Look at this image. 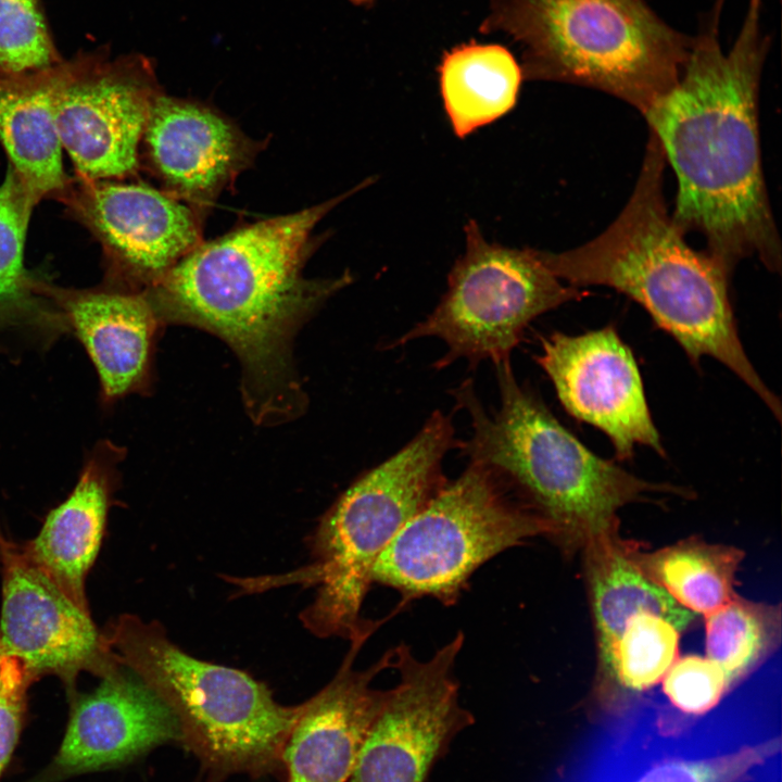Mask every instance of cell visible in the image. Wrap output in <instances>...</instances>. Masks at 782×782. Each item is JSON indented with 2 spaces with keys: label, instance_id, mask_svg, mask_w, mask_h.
<instances>
[{
  "label": "cell",
  "instance_id": "1",
  "mask_svg": "<svg viewBox=\"0 0 782 782\" xmlns=\"http://www.w3.org/2000/svg\"><path fill=\"white\" fill-rule=\"evenodd\" d=\"M373 179L317 205L237 228L200 243L146 290L162 324L187 325L222 339L241 365L244 408L258 426L303 414L307 399L294 368L297 332L352 281L310 279L316 225Z\"/></svg>",
  "mask_w": 782,
  "mask_h": 782
},
{
  "label": "cell",
  "instance_id": "2",
  "mask_svg": "<svg viewBox=\"0 0 782 782\" xmlns=\"http://www.w3.org/2000/svg\"><path fill=\"white\" fill-rule=\"evenodd\" d=\"M762 0H749L732 47L718 25L723 0L704 21L676 85L644 114L678 180L672 219L701 234L730 273L751 256L781 268V241L767 194L758 128L760 79L770 41Z\"/></svg>",
  "mask_w": 782,
  "mask_h": 782
},
{
  "label": "cell",
  "instance_id": "3",
  "mask_svg": "<svg viewBox=\"0 0 782 782\" xmlns=\"http://www.w3.org/2000/svg\"><path fill=\"white\" fill-rule=\"evenodd\" d=\"M664 151L649 131L633 192L617 218L591 241L559 253L539 251L560 280L606 286L640 303L693 363L710 356L731 369L781 417L779 399L749 362L729 297L731 273L708 252L692 249L664 195Z\"/></svg>",
  "mask_w": 782,
  "mask_h": 782
},
{
  "label": "cell",
  "instance_id": "4",
  "mask_svg": "<svg viewBox=\"0 0 782 782\" xmlns=\"http://www.w3.org/2000/svg\"><path fill=\"white\" fill-rule=\"evenodd\" d=\"M500 407L487 412L471 379L452 394L471 419L472 433L457 449L491 470L542 516L564 548L615 533L617 512L653 491H670L642 480L584 446L526 386L510 361L494 365Z\"/></svg>",
  "mask_w": 782,
  "mask_h": 782
},
{
  "label": "cell",
  "instance_id": "5",
  "mask_svg": "<svg viewBox=\"0 0 782 782\" xmlns=\"http://www.w3.org/2000/svg\"><path fill=\"white\" fill-rule=\"evenodd\" d=\"M480 31L522 49V76L597 89L643 115L670 90L692 38L645 0H490Z\"/></svg>",
  "mask_w": 782,
  "mask_h": 782
},
{
  "label": "cell",
  "instance_id": "6",
  "mask_svg": "<svg viewBox=\"0 0 782 782\" xmlns=\"http://www.w3.org/2000/svg\"><path fill=\"white\" fill-rule=\"evenodd\" d=\"M457 443L451 417L433 412L406 445L358 477L325 513L312 538V563L283 581L317 586L301 614L313 634L352 641L380 626L361 614L374 565L446 484L443 458Z\"/></svg>",
  "mask_w": 782,
  "mask_h": 782
},
{
  "label": "cell",
  "instance_id": "7",
  "mask_svg": "<svg viewBox=\"0 0 782 782\" xmlns=\"http://www.w3.org/2000/svg\"><path fill=\"white\" fill-rule=\"evenodd\" d=\"M103 634L118 663L175 715L180 741L215 777L282 771L287 739L304 703L285 706L244 671L179 648L157 622L122 615Z\"/></svg>",
  "mask_w": 782,
  "mask_h": 782
},
{
  "label": "cell",
  "instance_id": "8",
  "mask_svg": "<svg viewBox=\"0 0 782 782\" xmlns=\"http://www.w3.org/2000/svg\"><path fill=\"white\" fill-rule=\"evenodd\" d=\"M538 535H551L547 521L491 470L469 462L398 532L371 581L396 590L401 606L422 596L450 606L479 567Z\"/></svg>",
  "mask_w": 782,
  "mask_h": 782
},
{
  "label": "cell",
  "instance_id": "9",
  "mask_svg": "<svg viewBox=\"0 0 782 782\" xmlns=\"http://www.w3.org/2000/svg\"><path fill=\"white\" fill-rule=\"evenodd\" d=\"M465 235V252L454 263L439 304L387 348L436 337L447 348L437 368L457 358L472 367L485 360L497 365L510 361L530 321L588 294L565 286L543 263L539 250L490 242L474 219L466 224Z\"/></svg>",
  "mask_w": 782,
  "mask_h": 782
},
{
  "label": "cell",
  "instance_id": "10",
  "mask_svg": "<svg viewBox=\"0 0 782 782\" xmlns=\"http://www.w3.org/2000/svg\"><path fill=\"white\" fill-rule=\"evenodd\" d=\"M458 632L425 660L404 643L392 648L396 685L387 690L348 782H425L454 739L475 723L462 706L456 659Z\"/></svg>",
  "mask_w": 782,
  "mask_h": 782
},
{
  "label": "cell",
  "instance_id": "11",
  "mask_svg": "<svg viewBox=\"0 0 782 782\" xmlns=\"http://www.w3.org/2000/svg\"><path fill=\"white\" fill-rule=\"evenodd\" d=\"M0 649L38 679L52 674L72 698L83 671L105 678L122 665L89 611L74 604L28 557L23 545L3 539Z\"/></svg>",
  "mask_w": 782,
  "mask_h": 782
},
{
  "label": "cell",
  "instance_id": "12",
  "mask_svg": "<svg viewBox=\"0 0 782 782\" xmlns=\"http://www.w3.org/2000/svg\"><path fill=\"white\" fill-rule=\"evenodd\" d=\"M74 215L111 260L116 287L146 291L201 243L194 212L141 184L84 179L63 190Z\"/></svg>",
  "mask_w": 782,
  "mask_h": 782
},
{
  "label": "cell",
  "instance_id": "13",
  "mask_svg": "<svg viewBox=\"0 0 782 782\" xmlns=\"http://www.w3.org/2000/svg\"><path fill=\"white\" fill-rule=\"evenodd\" d=\"M153 70L136 58L87 70L72 65L54 101L62 148L84 179H121L138 167L151 104Z\"/></svg>",
  "mask_w": 782,
  "mask_h": 782
},
{
  "label": "cell",
  "instance_id": "14",
  "mask_svg": "<svg viewBox=\"0 0 782 782\" xmlns=\"http://www.w3.org/2000/svg\"><path fill=\"white\" fill-rule=\"evenodd\" d=\"M540 339L535 360L571 416L601 429L620 461L631 458L636 445L665 456L636 362L613 327Z\"/></svg>",
  "mask_w": 782,
  "mask_h": 782
},
{
  "label": "cell",
  "instance_id": "15",
  "mask_svg": "<svg viewBox=\"0 0 782 782\" xmlns=\"http://www.w3.org/2000/svg\"><path fill=\"white\" fill-rule=\"evenodd\" d=\"M65 736L39 782L125 765L180 741L169 707L136 673L122 666L91 693L75 694Z\"/></svg>",
  "mask_w": 782,
  "mask_h": 782
},
{
  "label": "cell",
  "instance_id": "16",
  "mask_svg": "<svg viewBox=\"0 0 782 782\" xmlns=\"http://www.w3.org/2000/svg\"><path fill=\"white\" fill-rule=\"evenodd\" d=\"M374 632L353 639L339 670L304 702L283 748L287 782H348L368 729L387 690L373 686L392 666V648L366 669L353 664Z\"/></svg>",
  "mask_w": 782,
  "mask_h": 782
},
{
  "label": "cell",
  "instance_id": "17",
  "mask_svg": "<svg viewBox=\"0 0 782 782\" xmlns=\"http://www.w3.org/2000/svg\"><path fill=\"white\" fill-rule=\"evenodd\" d=\"M168 193L207 203L249 165L260 143L223 114L192 100L155 96L142 138Z\"/></svg>",
  "mask_w": 782,
  "mask_h": 782
},
{
  "label": "cell",
  "instance_id": "18",
  "mask_svg": "<svg viewBox=\"0 0 782 782\" xmlns=\"http://www.w3.org/2000/svg\"><path fill=\"white\" fill-rule=\"evenodd\" d=\"M37 292L52 299L61 321H66L84 344L105 402L148 389L162 323L146 291L116 286L76 290L38 285Z\"/></svg>",
  "mask_w": 782,
  "mask_h": 782
},
{
  "label": "cell",
  "instance_id": "19",
  "mask_svg": "<svg viewBox=\"0 0 782 782\" xmlns=\"http://www.w3.org/2000/svg\"><path fill=\"white\" fill-rule=\"evenodd\" d=\"M121 455L112 443L97 444L74 490L48 514L36 538L23 545L28 557L87 611L85 582L102 542Z\"/></svg>",
  "mask_w": 782,
  "mask_h": 782
},
{
  "label": "cell",
  "instance_id": "20",
  "mask_svg": "<svg viewBox=\"0 0 782 782\" xmlns=\"http://www.w3.org/2000/svg\"><path fill=\"white\" fill-rule=\"evenodd\" d=\"M71 67L0 76V141L9 165L36 202L67 186L54 101Z\"/></svg>",
  "mask_w": 782,
  "mask_h": 782
},
{
  "label": "cell",
  "instance_id": "21",
  "mask_svg": "<svg viewBox=\"0 0 782 782\" xmlns=\"http://www.w3.org/2000/svg\"><path fill=\"white\" fill-rule=\"evenodd\" d=\"M584 550L601 669L610 681L614 651L631 618L649 613L682 631L693 621L694 613L678 604L646 576L634 552L621 543L616 533L588 542Z\"/></svg>",
  "mask_w": 782,
  "mask_h": 782
},
{
  "label": "cell",
  "instance_id": "22",
  "mask_svg": "<svg viewBox=\"0 0 782 782\" xmlns=\"http://www.w3.org/2000/svg\"><path fill=\"white\" fill-rule=\"evenodd\" d=\"M439 74L444 110L459 138L508 113L524 79L520 65L505 47L476 42L445 52Z\"/></svg>",
  "mask_w": 782,
  "mask_h": 782
},
{
  "label": "cell",
  "instance_id": "23",
  "mask_svg": "<svg viewBox=\"0 0 782 782\" xmlns=\"http://www.w3.org/2000/svg\"><path fill=\"white\" fill-rule=\"evenodd\" d=\"M634 557L648 578L692 613L706 615L735 597L734 575L743 557L735 547L689 539Z\"/></svg>",
  "mask_w": 782,
  "mask_h": 782
},
{
  "label": "cell",
  "instance_id": "24",
  "mask_svg": "<svg viewBox=\"0 0 782 782\" xmlns=\"http://www.w3.org/2000/svg\"><path fill=\"white\" fill-rule=\"evenodd\" d=\"M707 658L729 688L752 671L779 642V608L734 597L705 615Z\"/></svg>",
  "mask_w": 782,
  "mask_h": 782
},
{
  "label": "cell",
  "instance_id": "25",
  "mask_svg": "<svg viewBox=\"0 0 782 782\" xmlns=\"http://www.w3.org/2000/svg\"><path fill=\"white\" fill-rule=\"evenodd\" d=\"M36 201L12 167L0 185V326L34 315L37 283L24 267V245Z\"/></svg>",
  "mask_w": 782,
  "mask_h": 782
},
{
  "label": "cell",
  "instance_id": "26",
  "mask_svg": "<svg viewBox=\"0 0 782 782\" xmlns=\"http://www.w3.org/2000/svg\"><path fill=\"white\" fill-rule=\"evenodd\" d=\"M679 630L649 613L631 618L613 657L611 680L630 691H644L665 677L677 658Z\"/></svg>",
  "mask_w": 782,
  "mask_h": 782
},
{
  "label": "cell",
  "instance_id": "27",
  "mask_svg": "<svg viewBox=\"0 0 782 782\" xmlns=\"http://www.w3.org/2000/svg\"><path fill=\"white\" fill-rule=\"evenodd\" d=\"M55 60L37 0H0V73L35 72L54 65Z\"/></svg>",
  "mask_w": 782,
  "mask_h": 782
},
{
  "label": "cell",
  "instance_id": "28",
  "mask_svg": "<svg viewBox=\"0 0 782 782\" xmlns=\"http://www.w3.org/2000/svg\"><path fill=\"white\" fill-rule=\"evenodd\" d=\"M780 747L781 740L775 737L721 756L668 760L635 782H741L755 767L774 756Z\"/></svg>",
  "mask_w": 782,
  "mask_h": 782
},
{
  "label": "cell",
  "instance_id": "29",
  "mask_svg": "<svg viewBox=\"0 0 782 782\" xmlns=\"http://www.w3.org/2000/svg\"><path fill=\"white\" fill-rule=\"evenodd\" d=\"M663 690L670 703L686 714H704L730 689L722 670L697 655L674 661L664 677Z\"/></svg>",
  "mask_w": 782,
  "mask_h": 782
},
{
  "label": "cell",
  "instance_id": "30",
  "mask_svg": "<svg viewBox=\"0 0 782 782\" xmlns=\"http://www.w3.org/2000/svg\"><path fill=\"white\" fill-rule=\"evenodd\" d=\"M34 681L16 657L0 649V779L17 743Z\"/></svg>",
  "mask_w": 782,
  "mask_h": 782
},
{
  "label": "cell",
  "instance_id": "31",
  "mask_svg": "<svg viewBox=\"0 0 782 782\" xmlns=\"http://www.w3.org/2000/svg\"><path fill=\"white\" fill-rule=\"evenodd\" d=\"M350 1L356 5H365V4L373 3L374 0H350Z\"/></svg>",
  "mask_w": 782,
  "mask_h": 782
},
{
  "label": "cell",
  "instance_id": "32",
  "mask_svg": "<svg viewBox=\"0 0 782 782\" xmlns=\"http://www.w3.org/2000/svg\"><path fill=\"white\" fill-rule=\"evenodd\" d=\"M3 539H4V535L2 534L1 529H0V555H1V544H2Z\"/></svg>",
  "mask_w": 782,
  "mask_h": 782
}]
</instances>
